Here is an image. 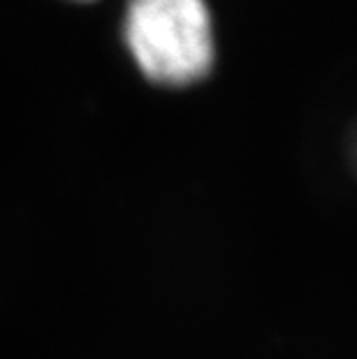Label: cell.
Returning a JSON list of instances; mask_svg holds the SVG:
<instances>
[{
    "label": "cell",
    "instance_id": "cell-1",
    "mask_svg": "<svg viewBox=\"0 0 357 359\" xmlns=\"http://www.w3.org/2000/svg\"><path fill=\"white\" fill-rule=\"evenodd\" d=\"M126 40L142 72L165 86H188L214 65V28L204 0H130Z\"/></svg>",
    "mask_w": 357,
    "mask_h": 359
}]
</instances>
